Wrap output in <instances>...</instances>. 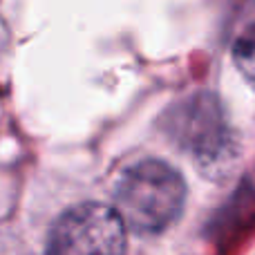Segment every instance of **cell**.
I'll list each match as a JSON object with an SVG mask.
<instances>
[{"instance_id": "7a4b0ae2", "label": "cell", "mask_w": 255, "mask_h": 255, "mask_svg": "<svg viewBox=\"0 0 255 255\" xmlns=\"http://www.w3.org/2000/svg\"><path fill=\"white\" fill-rule=\"evenodd\" d=\"M49 255H126V224L112 206L79 204L54 222Z\"/></svg>"}, {"instance_id": "3957f363", "label": "cell", "mask_w": 255, "mask_h": 255, "mask_svg": "<svg viewBox=\"0 0 255 255\" xmlns=\"http://www.w3.org/2000/svg\"><path fill=\"white\" fill-rule=\"evenodd\" d=\"M179 141L186 148L195 150L199 157H211L213 150L222 145V117L217 103L211 97H197L184 106V112L177 117L175 128Z\"/></svg>"}, {"instance_id": "6da1fadb", "label": "cell", "mask_w": 255, "mask_h": 255, "mask_svg": "<svg viewBox=\"0 0 255 255\" xmlns=\"http://www.w3.org/2000/svg\"><path fill=\"white\" fill-rule=\"evenodd\" d=\"M186 199V184L172 166L145 159L128 168L117 181L115 208L126 229L134 233H159L179 217Z\"/></svg>"}, {"instance_id": "277c9868", "label": "cell", "mask_w": 255, "mask_h": 255, "mask_svg": "<svg viewBox=\"0 0 255 255\" xmlns=\"http://www.w3.org/2000/svg\"><path fill=\"white\" fill-rule=\"evenodd\" d=\"M233 56L240 72L255 85V22L240 31L233 45Z\"/></svg>"}]
</instances>
